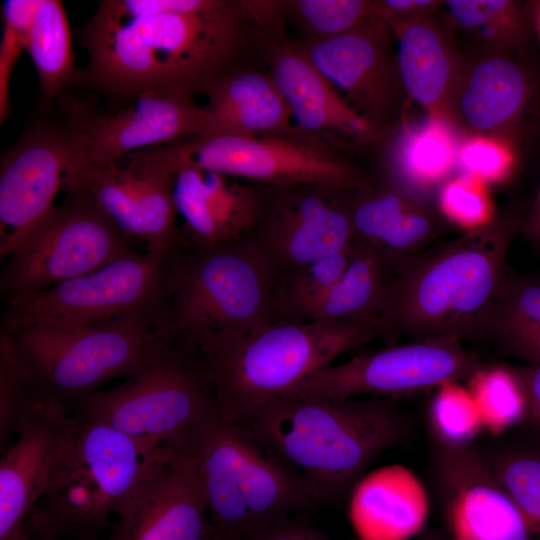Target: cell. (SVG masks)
Listing matches in <instances>:
<instances>
[{
  "mask_svg": "<svg viewBox=\"0 0 540 540\" xmlns=\"http://www.w3.org/2000/svg\"><path fill=\"white\" fill-rule=\"evenodd\" d=\"M78 31L88 63L77 84L114 100L154 91L194 99L240 68L256 32L244 1L120 0Z\"/></svg>",
  "mask_w": 540,
  "mask_h": 540,
  "instance_id": "1",
  "label": "cell"
},
{
  "mask_svg": "<svg viewBox=\"0 0 540 540\" xmlns=\"http://www.w3.org/2000/svg\"><path fill=\"white\" fill-rule=\"evenodd\" d=\"M239 425L267 454L304 475L327 503L350 495L368 466L402 444L412 422L395 399L284 395Z\"/></svg>",
  "mask_w": 540,
  "mask_h": 540,
  "instance_id": "2",
  "label": "cell"
},
{
  "mask_svg": "<svg viewBox=\"0 0 540 540\" xmlns=\"http://www.w3.org/2000/svg\"><path fill=\"white\" fill-rule=\"evenodd\" d=\"M174 450L71 415L47 488L26 524L60 539L117 535L132 522Z\"/></svg>",
  "mask_w": 540,
  "mask_h": 540,
  "instance_id": "3",
  "label": "cell"
},
{
  "mask_svg": "<svg viewBox=\"0 0 540 540\" xmlns=\"http://www.w3.org/2000/svg\"><path fill=\"white\" fill-rule=\"evenodd\" d=\"M514 223L488 224L400 263L376 318L379 338L454 341L483 337L509 279Z\"/></svg>",
  "mask_w": 540,
  "mask_h": 540,
  "instance_id": "4",
  "label": "cell"
},
{
  "mask_svg": "<svg viewBox=\"0 0 540 540\" xmlns=\"http://www.w3.org/2000/svg\"><path fill=\"white\" fill-rule=\"evenodd\" d=\"M276 271L245 239L199 245L183 238L169 256L159 317L162 339L199 354L271 321Z\"/></svg>",
  "mask_w": 540,
  "mask_h": 540,
  "instance_id": "5",
  "label": "cell"
},
{
  "mask_svg": "<svg viewBox=\"0 0 540 540\" xmlns=\"http://www.w3.org/2000/svg\"><path fill=\"white\" fill-rule=\"evenodd\" d=\"M183 440L196 457L209 540H246L295 512L327 503L304 475L267 454L219 408Z\"/></svg>",
  "mask_w": 540,
  "mask_h": 540,
  "instance_id": "6",
  "label": "cell"
},
{
  "mask_svg": "<svg viewBox=\"0 0 540 540\" xmlns=\"http://www.w3.org/2000/svg\"><path fill=\"white\" fill-rule=\"evenodd\" d=\"M379 338L377 321H269L199 355L221 416L237 423L253 408L286 395L342 354Z\"/></svg>",
  "mask_w": 540,
  "mask_h": 540,
  "instance_id": "7",
  "label": "cell"
},
{
  "mask_svg": "<svg viewBox=\"0 0 540 540\" xmlns=\"http://www.w3.org/2000/svg\"><path fill=\"white\" fill-rule=\"evenodd\" d=\"M158 321L133 314L97 323H43L11 334L36 390L71 415L102 385L141 373L162 354L168 344Z\"/></svg>",
  "mask_w": 540,
  "mask_h": 540,
  "instance_id": "8",
  "label": "cell"
},
{
  "mask_svg": "<svg viewBox=\"0 0 540 540\" xmlns=\"http://www.w3.org/2000/svg\"><path fill=\"white\" fill-rule=\"evenodd\" d=\"M129 156L173 174L193 166L270 187L314 185L349 192L365 185L335 147L301 130L263 137L202 134Z\"/></svg>",
  "mask_w": 540,
  "mask_h": 540,
  "instance_id": "9",
  "label": "cell"
},
{
  "mask_svg": "<svg viewBox=\"0 0 540 540\" xmlns=\"http://www.w3.org/2000/svg\"><path fill=\"white\" fill-rule=\"evenodd\" d=\"M202 357L168 347L141 373L88 396L71 415L152 445H176L218 409Z\"/></svg>",
  "mask_w": 540,
  "mask_h": 540,
  "instance_id": "10",
  "label": "cell"
},
{
  "mask_svg": "<svg viewBox=\"0 0 540 540\" xmlns=\"http://www.w3.org/2000/svg\"><path fill=\"white\" fill-rule=\"evenodd\" d=\"M134 242L85 192L68 191L7 256L1 292L10 299L90 273L135 252Z\"/></svg>",
  "mask_w": 540,
  "mask_h": 540,
  "instance_id": "11",
  "label": "cell"
},
{
  "mask_svg": "<svg viewBox=\"0 0 540 540\" xmlns=\"http://www.w3.org/2000/svg\"><path fill=\"white\" fill-rule=\"evenodd\" d=\"M169 256L135 251L90 273L10 298L1 331L43 323H97L133 314L160 317Z\"/></svg>",
  "mask_w": 540,
  "mask_h": 540,
  "instance_id": "12",
  "label": "cell"
},
{
  "mask_svg": "<svg viewBox=\"0 0 540 540\" xmlns=\"http://www.w3.org/2000/svg\"><path fill=\"white\" fill-rule=\"evenodd\" d=\"M482 364L460 342L413 341L332 364L286 395L395 399L467 380ZM284 396V395H283Z\"/></svg>",
  "mask_w": 540,
  "mask_h": 540,
  "instance_id": "13",
  "label": "cell"
},
{
  "mask_svg": "<svg viewBox=\"0 0 540 540\" xmlns=\"http://www.w3.org/2000/svg\"><path fill=\"white\" fill-rule=\"evenodd\" d=\"M83 165L67 120L29 126L1 157L0 254L7 258L55 206L60 188Z\"/></svg>",
  "mask_w": 540,
  "mask_h": 540,
  "instance_id": "14",
  "label": "cell"
},
{
  "mask_svg": "<svg viewBox=\"0 0 540 540\" xmlns=\"http://www.w3.org/2000/svg\"><path fill=\"white\" fill-rule=\"evenodd\" d=\"M259 216L243 237L276 276L354 244L347 191L322 186L270 187Z\"/></svg>",
  "mask_w": 540,
  "mask_h": 540,
  "instance_id": "15",
  "label": "cell"
},
{
  "mask_svg": "<svg viewBox=\"0 0 540 540\" xmlns=\"http://www.w3.org/2000/svg\"><path fill=\"white\" fill-rule=\"evenodd\" d=\"M63 112L78 138L83 165L115 164L134 152L201 135L207 125V112L194 99L154 91L115 112L66 96Z\"/></svg>",
  "mask_w": 540,
  "mask_h": 540,
  "instance_id": "16",
  "label": "cell"
},
{
  "mask_svg": "<svg viewBox=\"0 0 540 540\" xmlns=\"http://www.w3.org/2000/svg\"><path fill=\"white\" fill-rule=\"evenodd\" d=\"M174 179L169 171L127 158L125 166L83 165L65 188L85 192L124 234L144 242L146 252L166 257L181 237Z\"/></svg>",
  "mask_w": 540,
  "mask_h": 540,
  "instance_id": "17",
  "label": "cell"
},
{
  "mask_svg": "<svg viewBox=\"0 0 540 540\" xmlns=\"http://www.w3.org/2000/svg\"><path fill=\"white\" fill-rule=\"evenodd\" d=\"M432 465L451 540H535L482 450L433 442Z\"/></svg>",
  "mask_w": 540,
  "mask_h": 540,
  "instance_id": "18",
  "label": "cell"
},
{
  "mask_svg": "<svg viewBox=\"0 0 540 540\" xmlns=\"http://www.w3.org/2000/svg\"><path fill=\"white\" fill-rule=\"evenodd\" d=\"M390 31L378 15L350 32L304 45L312 62L375 130L395 109L403 87Z\"/></svg>",
  "mask_w": 540,
  "mask_h": 540,
  "instance_id": "19",
  "label": "cell"
},
{
  "mask_svg": "<svg viewBox=\"0 0 540 540\" xmlns=\"http://www.w3.org/2000/svg\"><path fill=\"white\" fill-rule=\"evenodd\" d=\"M256 39L299 130L333 147L374 135L376 130L312 62L304 45L286 37L284 26L258 32Z\"/></svg>",
  "mask_w": 540,
  "mask_h": 540,
  "instance_id": "20",
  "label": "cell"
},
{
  "mask_svg": "<svg viewBox=\"0 0 540 540\" xmlns=\"http://www.w3.org/2000/svg\"><path fill=\"white\" fill-rule=\"evenodd\" d=\"M71 415L39 394L0 460V540H22L28 516L43 496Z\"/></svg>",
  "mask_w": 540,
  "mask_h": 540,
  "instance_id": "21",
  "label": "cell"
},
{
  "mask_svg": "<svg viewBox=\"0 0 540 540\" xmlns=\"http://www.w3.org/2000/svg\"><path fill=\"white\" fill-rule=\"evenodd\" d=\"M262 186L188 166L175 173L173 200L184 239L214 245L242 239L262 208Z\"/></svg>",
  "mask_w": 540,
  "mask_h": 540,
  "instance_id": "22",
  "label": "cell"
},
{
  "mask_svg": "<svg viewBox=\"0 0 540 540\" xmlns=\"http://www.w3.org/2000/svg\"><path fill=\"white\" fill-rule=\"evenodd\" d=\"M174 447L132 522L106 540H209L207 501L196 457L184 440Z\"/></svg>",
  "mask_w": 540,
  "mask_h": 540,
  "instance_id": "23",
  "label": "cell"
},
{
  "mask_svg": "<svg viewBox=\"0 0 540 540\" xmlns=\"http://www.w3.org/2000/svg\"><path fill=\"white\" fill-rule=\"evenodd\" d=\"M533 94L531 79L518 62L488 57L461 72L447 118L472 136L503 139L524 119Z\"/></svg>",
  "mask_w": 540,
  "mask_h": 540,
  "instance_id": "24",
  "label": "cell"
},
{
  "mask_svg": "<svg viewBox=\"0 0 540 540\" xmlns=\"http://www.w3.org/2000/svg\"><path fill=\"white\" fill-rule=\"evenodd\" d=\"M349 200L354 241L368 245L398 266L439 234L435 214L407 191L365 185Z\"/></svg>",
  "mask_w": 540,
  "mask_h": 540,
  "instance_id": "25",
  "label": "cell"
},
{
  "mask_svg": "<svg viewBox=\"0 0 540 540\" xmlns=\"http://www.w3.org/2000/svg\"><path fill=\"white\" fill-rule=\"evenodd\" d=\"M350 495V519L359 540H408L426 522V489L418 476L402 465L382 467L363 476Z\"/></svg>",
  "mask_w": 540,
  "mask_h": 540,
  "instance_id": "26",
  "label": "cell"
},
{
  "mask_svg": "<svg viewBox=\"0 0 540 540\" xmlns=\"http://www.w3.org/2000/svg\"><path fill=\"white\" fill-rule=\"evenodd\" d=\"M205 96L203 134L263 137L299 131L271 73L237 68L219 79Z\"/></svg>",
  "mask_w": 540,
  "mask_h": 540,
  "instance_id": "27",
  "label": "cell"
},
{
  "mask_svg": "<svg viewBox=\"0 0 540 540\" xmlns=\"http://www.w3.org/2000/svg\"><path fill=\"white\" fill-rule=\"evenodd\" d=\"M388 24L398 40L397 63L403 88L430 116L447 120L462 72L447 40L426 18Z\"/></svg>",
  "mask_w": 540,
  "mask_h": 540,
  "instance_id": "28",
  "label": "cell"
},
{
  "mask_svg": "<svg viewBox=\"0 0 540 540\" xmlns=\"http://www.w3.org/2000/svg\"><path fill=\"white\" fill-rule=\"evenodd\" d=\"M397 266L376 249L355 242L338 280L300 314L297 321L343 323L375 321Z\"/></svg>",
  "mask_w": 540,
  "mask_h": 540,
  "instance_id": "29",
  "label": "cell"
},
{
  "mask_svg": "<svg viewBox=\"0 0 540 540\" xmlns=\"http://www.w3.org/2000/svg\"><path fill=\"white\" fill-rule=\"evenodd\" d=\"M458 148L447 120L431 116L403 127L389 149L391 183L404 188H430L444 180L457 161Z\"/></svg>",
  "mask_w": 540,
  "mask_h": 540,
  "instance_id": "30",
  "label": "cell"
},
{
  "mask_svg": "<svg viewBox=\"0 0 540 540\" xmlns=\"http://www.w3.org/2000/svg\"><path fill=\"white\" fill-rule=\"evenodd\" d=\"M27 52L46 100L60 96L70 84L78 83L80 69L75 66L71 29L61 1L39 0Z\"/></svg>",
  "mask_w": 540,
  "mask_h": 540,
  "instance_id": "31",
  "label": "cell"
},
{
  "mask_svg": "<svg viewBox=\"0 0 540 540\" xmlns=\"http://www.w3.org/2000/svg\"><path fill=\"white\" fill-rule=\"evenodd\" d=\"M484 336L529 364H540V282L509 277L487 321Z\"/></svg>",
  "mask_w": 540,
  "mask_h": 540,
  "instance_id": "32",
  "label": "cell"
},
{
  "mask_svg": "<svg viewBox=\"0 0 540 540\" xmlns=\"http://www.w3.org/2000/svg\"><path fill=\"white\" fill-rule=\"evenodd\" d=\"M467 382L483 431L499 435L525 422L527 398L516 368L482 365Z\"/></svg>",
  "mask_w": 540,
  "mask_h": 540,
  "instance_id": "33",
  "label": "cell"
},
{
  "mask_svg": "<svg viewBox=\"0 0 540 540\" xmlns=\"http://www.w3.org/2000/svg\"><path fill=\"white\" fill-rule=\"evenodd\" d=\"M354 244L277 275L272 292L271 321H297L304 309L342 275L353 254Z\"/></svg>",
  "mask_w": 540,
  "mask_h": 540,
  "instance_id": "34",
  "label": "cell"
},
{
  "mask_svg": "<svg viewBox=\"0 0 540 540\" xmlns=\"http://www.w3.org/2000/svg\"><path fill=\"white\" fill-rule=\"evenodd\" d=\"M498 482L540 540V451L526 448L482 450Z\"/></svg>",
  "mask_w": 540,
  "mask_h": 540,
  "instance_id": "35",
  "label": "cell"
},
{
  "mask_svg": "<svg viewBox=\"0 0 540 540\" xmlns=\"http://www.w3.org/2000/svg\"><path fill=\"white\" fill-rule=\"evenodd\" d=\"M39 396L13 334H0V446L15 439L27 413Z\"/></svg>",
  "mask_w": 540,
  "mask_h": 540,
  "instance_id": "36",
  "label": "cell"
},
{
  "mask_svg": "<svg viewBox=\"0 0 540 540\" xmlns=\"http://www.w3.org/2000/svg\"><path fill=\"white\" fill-rule=\"evenodd\" d=\"M428 423L433 442L448 446L470 445L483 431L470 393L458 382L436 389L428 408Z\"/></svg>",
  "mask_w": 540,
  "mask_h": 540,
  "instance_id": "37",
  "label": "cell"
},
{
  "mask_svg": "<svg viewBox=\"0 0 540 540\" xmlns=\"http://www.w3.org/2000/svg\"><path fill=\"white\" fill-rule=\"evenodd\" d=\"M282 4L313 36L311 41L345 34L378 16L374 1L295 0Z\"/></svg>",
  "mask_w": 540,
  "mask_h": 540,
  "instance_id": "38",
  "label": "cell"
},
{
  "mask_svg": "<svg viewBox=\"0 0 540 540\" xmlns=\"http://www.w3.org/2000/svg\"><path fill=\"white\" fill-rule=\"evenodd\" d=\"M450 14L464 28H489L498 39L511 47H519L527 36L525 19L512 1L450 0Z\"/></svg>",
  "mask_w": 540,
  "mask_h": 540,
  "instance_id": "39",
  "label": "cell"
},
{
  "mask_svg": "<svg viewBox=\"0 0 540 540\" xmlns=\"http://www.w3.org/2000/svg\"><path fill=\"white\" fill-rule=\"evenodd\" d=\"M39 0H6L2 4L0 42V123L11 115L9 88L13 70L27 51L29 32Z\"/></svg>",
  "mask_w": 540,
  "mask_h": 540,
  "instance_id": "40",
  "label": "cell"
},
{
  "mask_svg": "<svg viewBox=\"0 0 540 540\" xmlns=\"http://www.w3.org/2000/svg\"><path fill=\"white\" fill-rule=\"evenodd\" d=\"M439 206L448 220L468 232L492 222L493 208L484 183L469 176L446 182L439 194Z\"/></svg>",
  "mask_w": 540,
  "mask_h": 540,
  "instance_id": "41",
  "label": "cell"
},
{
  "mask_svg": "<svg viewBox=\"0 0 540 540\" xmlns=\"http://www.w3.org/2000/svg\"><path fill=\"white\" fill-rule=\"evenodd\" d=\"M457 162L465 176L485 183L506 178L515 159L511 145L504 139L472 136L458 148Z\"/></svg>",
  "mask_w": 540,
  "mask_h": 540,
  "instance_id": "42",
  "label": "cell"
},
{
  "mask_svg": "<svg viewBox=\"0 0 540 540\" xmlns=\"http://www.w3.org/2000/svg\"><path fill=\"white\" fill-rule=\"evenodd\" d=\"M246 540H332L298 517L286 518ZM359 540V539H348Z\"/></svg>",
  "mask_w": 540,
  "mask_h": 540,
  "instance_id": "43",
  "label": "cell"
},
{
  "mask_svg": "<svg viewBox=\"0 0 540 540\" xmlns=\"http://www.w3.org/2000/svg\"><path fill=\"white\" fill-rule=\"evenodd\" d=\"M377 14L388 23L425 18L438 2L430 0L374 1Z\"/></svg>",
  "mask_w": 540,
  "mask_h": 540,
  "instance_id": "44",
  "label": "cell"
},
{
  "mask_svg": "<svg viewBox=\"0 0 540 540\" xmlns=\"http://www.w3.org/2000/svg\"><path fill=\"white\" fill-rule=\"evenodd\" d=\"M527 398L525 422L540 431V364L516 368Z\"/></svg>",
  "mask_w": 540,
  "mask_h": 540,
  "instance_id": "45",
  "label": "cell"
},
{
  "mask_svg": "<svg viewBox=\"0 0 540 540\" xmlns=\"http://www.w3.org/2000/svg\"><path fill=\"white\" fill-rule=\"evenodd\" d=\"M520 230L530 245L540 252V187Z\"/></svg>",
  "mask_w": 540,
  "mask_h": 540,
  "instance_id": "46",
  "label": "cell"
},
{
  "mask_svg": "<svg viewBox=\"0 0 540 540\" xmlns=\"http://www.w3.org/2000/svg\"><path fill=\"white\" fill-rule=\"evenodd\" d=\"M22 540H60V538L26 524Z\"/></svg>",
  "mask_w": 540,
  "mask_h": 540,
  "instance_id": "47",
  "label": "cell"
},
{
  "mask_svg": "<svg viewBox=\"0 0 540 540\" xmlns=\"http://www.w3.org/2000/svg\"><path fill=\"white\" fill-rule=\"evenodd\" d=\"M534 23H535L536 33L540 41V1L536 2L534 6Z\"/></svg>",
  "mask_w": 540,
  "mask_h": 540,
  "instance_id": "48",
  "label": "cell"
},
{
  "mask_svg": "<svg viewBox=\"0 0 540 540\" xmlns=\"http://www.w3.org/2000/svg\"><path fill=\"white\" fill-rule=\"evenodd\" d=\"M420 540H451V539L450 538L446 539L439 535L429 533V534L424 535Z\"/></svg>",
  "mask_w": 540,
  "mask_h": 540,
  "instance_id": "49",
  "label": "cell"
}]
</instances>
